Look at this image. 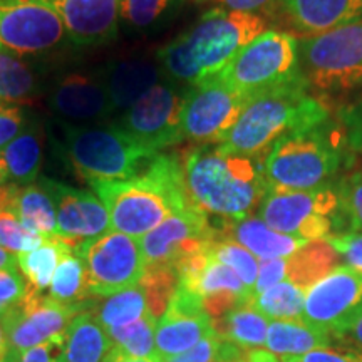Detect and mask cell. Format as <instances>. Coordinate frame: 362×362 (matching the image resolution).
I'll return each mask as SVG.
<instances>
[{
	"label": "cell",
	"mask_w": 362,
	"mask_h": 362,
	"mask_svg": "<svg viewBox=\"0 0 362 362\" xmlns=\"http://www.w3.org/2000/svg\"><path fill=\"white\" fill-rule=\"evenodd\" d=\"M104 203L111 228L136 240L171 215L197 206L188 194L183 166L173 155L156 153L141 173L90 185Z\"/></svg>",
	"instance_id": "cell-1"
},
{
	"label": "cell",
	"mask_w": 362,
	"mask_h": 362,
	"mask_svg": "<svg viewBox=\"0 0 362 362\" xmlns=\"http://www.w3.org/2000/svg\"><path fill=\"white\" fill-rule=\"evenodd\" d=\"M267 30L260 13L214 8L158 52L163 72L197 84L218 74L240 49Z\"/></svg>",
	"instance_id": "cell-2"
},
{
	"label": "cell",
	"mask_w": 362,
	"mask_h": 362,
	"mask_svg": "<svg viewBox=\"0 0 362 362\" xmlns=\"http://www.w3.org/2000/svg\"><path fill=\"white\" fill-rule=\"evenodd\" d=\"M188 194L205 214L238 221L250 216L270 192L264 166L255 158L233 155L220 146L194 148L183 165Z\"/></svg>",
	"instance_id": "cell-3"
},
{
	"label": "cell",
	"mask_w": 362,
	"mask_h": 362,
	"mask_svg": "<svg viewBox=\"0 0 362 362\" xmlns=\"http://www.w3.org/2000/svg\"><path fill=\"white\" fill-rule=\"evenodd\" d=\"M329 121V112L309 93L304 76L248 99L237 123L218 146L233 155L250 156L269 151L284 136L315 128Z\"/></svg>",
	"instance_id": "cell-4"
},
{
	"label": "cell",
	"mask_w": 362,
	"mask_h": 362,
	"mask_svg": "<svg viewBox=\"0 0 362 362\" xmlns=\"http://www.w3.org/2000/svg\"><path fill=\"white\" fill-rule=\"evenodd\" d=\"M62 153L89 185L133 178L146 168L155 151L112 124H71L59 121Z\"/></svg>",
	"instance_id": "cell-5"
},
{
	"label": "cell",
	"mask_w": 362,
	"mask_h": 362,
	"mask_svg": "<svg viewBox=\"0 0 362 362\" xmlns=\"http://www.w3.org/2000/svg\"><path fill=\"white\" fill-rule=\"evenodd\" d=\"M342 158V136L325 121L272 144L264 161V175L270 189H312L337 173Z\"/></svg>",
	"instance_id": "cell-6"
},
{
	"label": "cell",
	"mask_w": 362,
	"mask_h": 362,
	"mask_svg": "<svg viewBox=\"0 0 362 362\" xmlns=\"http://www.w3.org/2000/svg\"><path fill=\"white\" fill-rule=\"evenodd\" d=\"M215 76L247 101L291 83L302 76L297 39L282 30H265L240 49Z\"/></svg>",
	"instance_id": "cell-7"
},
{
	"label": "cell",
	"mask_w": 362,
	"mask_h": 362,
	"mask_svg": "<svg viewBox=\"0 0 362 362\" xmlns=\"http://www.w3.org/2000/svg\"><path fill=\"white\" fill-rule=\"evenodd\" d=\"M300 71L320 93L362 86V21L305 37L298 45Z\"/></svg>",
	"instance_id": "cell-8"
},
{
	"label": "cell",
	"mask_w": 362,
	"mask_h": 362,
	"mask_svg": "<svg viewBox=\"0 0 362 362\" xmlns=\"http://www.w3.org/2000/svg\"><path fill=\"white\" fill-rule=\"evenodd\" d=\"M339 208L336 189L322 185L302 192L270 189L259 206V218L280 233L315 242L332 235V218Z\"/></svg>",
	"instance_id": "cell-9"
},
{
	"label": "cell",
	"mask_w": 362,
	"mask_h": 362,
	"mask_svg": "<svg viewBox=\"0 0 362 362\" xmlns=\"http://www.w3.org/2000/svg\"><path fill=\"white\" fill-rule=\"evenodd\" d=\"M86 267L89 297H110L134 287L143 279L146 265L139 240L111 232L74 247Z\"/></svg>",
	"instance_id": "cell-10"
},
{
	"label": "cell",
	"mask_w": 362,
	"mask_h": 362,
	"mask_svg": "<svg viewBox=\"0 0 362 362\" xmlns=\"http://www.w3.org/2000/svg\"><path fill=\"white\" fill-rule=\"evenodd\" d=\"M185 90L171 81H160L155 88L126 110L116 126L151 151L173 146L183 139L181 107Z\"/></svg>",
	"instance_id": "cell-11"
},
{
	"label": "cell",
	"mask_w": 362,
	"mask_h": 362,
	"mask_svg": "<svg viewBox=\"0 0 362 362\" xmlns=\"http://www.w3.org/2000/svg\"><path fill=\"white\" fill-rule=\"evenodd\" d=\"M248 101L238 96L216 76L192 84L185 90L181 107V134L183 139L197 143H221Z\"/></svg>",
	"instance_id": "cell-12"
},
{
	"label": "cell",
	"mask_w": 362,
	"mask_h": 362,
	"mask_svg": "<svg viewBox=\"0 0 362 362\" xmlns=\"http://www.w3.org/2000/svg\"><path fill=\"white\" fill-rule=\"evenodd\" d=\"M94 300L81 304H59L49 296L29 291L24 300L13 305L0 322L6 330L8 352H24L39 344L64 339L67 325L76 315L93 307Z\"/></svg>",
	"instance_id": "cell-13"
},
{
	"label": "cell",
	"mask_w": 362,
	"mask_h": 362,
	"mask_svg": "<svg viewBox=\"0 0 362 362\" xmlns=\"http://www.w3.org/2000/svg\"><path fill=\"white\" fill-rule=\"evenodd\" d=\"M67 39L52 8L30 0H0V49L13 56L49 54Z\"/></svg>",
	"instance_id": "cell-14"
},
{
	"label": "cell",
	"mask_w": 362,
	"mask_h": 362,
	"mask_svg": "<svg viewBox=\"0 0 362 362\" xmlns=\"http://www.w3.org/2000/svg\"><path fill=\"white\" fill-rule=\"evenodd\" d=\"M220 232L198 206L171 215L139 238L146 269H176L187 257L206 250Z\"/></svg>",
	"instance_id": "cell-15"
},
{
	"label": "cell",
	"mask_w": 362,
	"mask_h": 362,
	"mask_svg": "<svg viewBox=\"0 0 362 362\" xmlns=\"http://www.w3.org/2000/svg\"><path fill=\"white\" fill-rule=\"evenodd\" d=\"M362 315V274L351 267H337L307 288L302 320L325 330L344 332Z\"/></svg>",
	"instance_id": "cell-16"
},
{
	"label": "cell",
	"mask_w": 362,
	"mask_h": 362,
	"mask_svg": "<svg viewBox=\"0 0 362 362\" xmlns=\"http://www.w3.org/2000/svg\"><path fill=\"white\" fill-rule=\"evenodd\" d=\"M180 287L187 288L202 300L211 320L225 315L235 307L252 302V296L235 272L203 250L189 255L176 267Z\"/></svg>",
	"instance_id": "cell-17"
},
{
	"label": "cell",
	"mask_w": 362,
	"mask_h": 362,
	"mask_svg": "<svg viewBox=\"0 0 362 362\" xmlns=\"http://www.w3.org/2000/svg\"><path fill=\"white\" fill-rule=\"evenodd\" d=\"M56 203L57 238L76 247L111 232V218L96 193L81 189L52 178H40Z\"/></svg>",
	"instance_id": "cell-18"
},
{
	"label": "cell",
	"mask_w": 362,
	"mask_h": 362,
	"mask_svg": "<svg viewBox=\"0 0 362 362\" xmlns=\"http://www.w3.org/2000/svg\"><path fill=\"white\" fill-rule=\"evenodd\" d=\"M214 332L211 317L202 300L187 288H176L156 324V352L161 359L183 354Z\"/></svg>",
	"instance_id": "cell-19"
},
{
	"label": "cell",
	"mask_w": 362,
	"mask_h": 362,
	"mask_svg": "<svg viewBox=\"0 0 362 362\" xmlns=\"http://www.w3.org/2000/svg\"><path fill=\"white\" fill-rule=\"evenodd\" d=\"M57 13L76 45H101L117 37L121 0H30Z\"/></svg>",
	"instance_id": "cell-20"
},
{
	"label": "cell",
	"mask_w": 362,
	"mask_h": 362,
	"mask_svg": "<svg viewBox=\"0 0 362 362\" xmlns=\"http://www.w3.org/2000/svg\"><path fill=\"white\" fill-rule=\"evenodd\" d=\"M51 111L71 124H89L111 116L112 107L101 72H74L59 79L47 98Z\"/></svg>",
	"instance_id": "cell-21"
},
{
	"label": "cell",
	"mask_w": 362,
	"mask_h": 362,
	"mask_svg": "<svg viewBox=\"0 0 362 362\" xmlns=\"http://www.w3.org/2000/svg\"><path fill=\"white\" fill-rule=\"evenodd\" d=\"M280 8L293 29L309 37L362 21V0H282Z\"/></svg>",
	"instance_id": "cell-22"
},
{
	"label": "cell",
	"mask_w": 362,
	"mask_h": 362,
	"mask_svg": "<svg viewBox=\"0 0 362 362\" xmlns=\"http://www.w3.org/2000/svg\"><path fill=\"white\" fill-rule=\"evenodd\" d=\"M112 111H126L163 81L160 64L146 59H123L99 69Z\"/></svg>",
	"instance_id": "cell-23"
},
{
	"label": "cell",
	"mask_w": 362,
	"mask_h": 362,
	"mask_svg": "<svg viewBox=\"0 0 362 362\" xmlns=\"http://www.w3.org/2000/svg\"><path fill=\"white\" fill-rule=\"evenodd\" d=\"M44 158L42 128L35 117L13 141L0 151V165L8 189L29 187L37 181Z\"/></svg>",
	"instance_id": "cell-24"
},
{
	"label": "cell",
	"mask_w": 362,
	"mask_h": 362,
	"mask_svg": "<svg viewBox=\"0 0 362 362\" xmlns=\"http://www.w3.org/2000/svg\"><path fill=\"white\" fill-rule=\"evenodd\" d=\"M220 237H228L245 247L253 257L260 260L287 259L298 248L305 245V240L291 237L270 228L259 216H247V218L233 221L228 230H223Z\"/></svg>",
	"instance_id": "cell-25"
},
{
	"label": "cell",
	"mask_w": 362,
	"mask_h": 362,
	"mask_svg": "<svg viewBox=\"0 0 362 362\" xmlns=\"http://www.w3.org/2000/svg\"><path fill=\"white\" fill-rule=\"evenodd\" d=\"M115 349L111 337L101 327L90 309L83 310L67 325L62 361L64 362H104Z\"/></svg>",
	"instance_id": "cell-26"
},
{
	"label": "cell",
	"mask_w": 362,
	"mask_h": 362,
	"mask_svg": "<svg viewBox=\"0 0 362 362\" xmlns=\"http://www.w3.org/2000/svg\"><path fill=\"white\" fill-rule=\"evenodd\" d=\"M329 344V332L305 324L304 320H272L265 339L269 352L280 357H300L309 352L327 349Z\"/></svg>",
	"instance_id": "cell-27"
},
{
	"label": "cell",
	"mask_w": 362,
	"mask_h": 362,
	"mask_svg": "<svg viewBox=\"0 0 362 362\" xmlns=\"http://www.w3.org/2000/svg\"><path fill=\"white\" fill-rule=\"evenodd\" d=\"M8 206L27 230L45 238H57L56 203L39 180L29 187L16 189Z\"/></svg>",
	"instance_id": "cell-28"
},
{
	"label": "cell",
	"mask_w": 362,
	"mask_h": 362,
	"mask_svg": "<svg viewBox=\"0 0 362 362\" xmlns=\"http://www.w3.org/2000/svg\"><path fill=\"white\" fill-rule=\"evenodd\" d=\"M214 330L223 341L242 351H255L265 346L269 320L250 302L228 310L225 315L211 320Z\"/></svg>",
	"instance_id": "cell-29"
},
{
	"label": "cell",
	"mask_w": 362,
	"mask_h": 362,
	"mask_svg": "<svg viewBox=\"0 0 362 362\" xmlns=\"http://www.w3.org/2000/svg\"><path fill=\"white\" fill-rule=\"evenodd\" d=\"M337 262L339 253L325 240L309 242L291 257H287V279L285 280L307 291L334 269H337Z\"/></svg>",
	"instance_id": "cell-30"
},
{
	"label": "cell",
	"mask_w": 362,
	"mask_h": 362,
	"mask_svg": "<svg viewBox=\"0 0 362 362\" xmlns=\"http://www.w3.org/2000/svg\"><path fill=\"white\" fill-rule=\"evenodd\" d=\"M90 312L106 332L136 322L141 317L151 314L146 293L139 284L123 292H117L115 296L104 297L101 302H94Z\"/></svg>",
	"instance_id": "cell-31"
},
{
	"label": "cell",
	"mask_w": 362,
	"mask_h": 362,
	"mask_svg": "<svg viewBox=\"0 0 362 362\" xmlns=\"http://www.w3.org/2000/svg\"><path fill=\"white\" fill-rule=\"evenodd\" d=\"M72 248L74 247L66 243L62 238H47L35 250L17 255L19 272L30 291L42 293L45 288H49L59 262Z\"/></svg>",
	"instance_id": "cell-32"
},
{
	"label": "cell",
	"mask_w": 362,
	"mask_h": 362,
	"mask_svg": "<svg viewBox=\"0 0 362 362\" xmlns=\"http://www.w3.org/2000/svg\"><path fill=\"white\" fill-rule=\"evenodd\" d=\"M187 0H121L119 22L128 30L160 29L181 11Z\"/></svg>",
	"instance_id": "cell-33"
},
{
	"label": "cell",
	"mask_w": 362,
	"mask_h": 362,
	"mask_svg": "<svg viewBox=\"0 0 362 362\" xmlns=\"http://www.w3.org/2000/svg\"><path fill=\"white\" fill-rule=\"evenodd\" d=\"M305 293V288L282 280L269 291L253 297L250 304L270 320H302Z\"/></svg>",
	"instance_id": "cell-34"
},
{
	"label": "cell",
	"mask_w": 362,
	"mask_h": 362,
	"mask_svg": "<svg viewBox=\"0 0 362 362\" xmlns=\"http://www.w3.org/2000/svg\"><path fill=\"white\" fill-rule=\"evenodd\" d=\"M49 297L59 304H81L88 300V277L86 267L74 248L66 253L59 262V267L54 274L52 282L49 285Z\"/></svg>",
	"instance_id": "cell-35"
},
{
	"label": "cell",
	"mask_w": 362,
	"mask_h": 362,
	"mask_svg": "<svg viewBox=\"0 0 362 362\" xmlns=\"http://www.w3.org/2000/svg\"><path fill=\"white\" fill-rule=\"evenodd\" d=\"M156 324V317L149 314L141 317L139 320H136V322L107 330V336L111 337L115 349L124 352V354L131 357L160 362L155 342Z\"/></svg>",
	"instance_id": "cell-36"
},
{
	"label": "cell",
	"mask_w": 362,
	"mask_h": 362,
	"mask_svg": "<svg viewBox=\"0 0 362 362\" xmlns=\"http://www.w3.org/2000/svg\"><path fill=\"white\" fill-rule=\"evenodd\" d=\"M39 90L37 74L21 57L0 49V99L25 101Z\"/></svg>",
	"instance_id": "cell-37"
},
{
	"label": "cell",
	"mask_w": 362,
	"mask_h": 362,
	"mask_svg": "<svg viewBox=\"0 0 362 362\" xmlns=\"http://www.w3.org/2000/svg\"><path fill=\"white\" fill-rule=\"evenodd\" d=\"M208 252L214 259L230 267L238 275L253 298L257 275H259V260H257V257H253L245 247H242L228 237H218L214 240L208 247Z\"/></svg>",
	"instance_id": "cell-38"
},
{
	"label": "cell",
	"mask_w": 362,
	"mask_h": 362,
	"mask_svg": "<svg viewBox=\"0 0 362 362\" xmlns=\"http://www.w3.org/2000/svg\"><path fill=\"white\" fill-rule=\"evenodd\" d=\"M178 270L170 269V267H160V269H146L139 285L146 293L148 305L151 314L160 319L165 314L171 297L175 296L178 288Z\"/></svg>",
	"instance_id": "cell-39"
},
{
	"label": "cell",
	"mask_w": 362,
	"mask_h": 362,
	"mask_svg": "<svg viewBox=\"0 0 362 362\" xmlns=\"http://www.w3.org/2000/svg\"><path fill=\"white\" fill-rule=\"evenodd\" d=\"M45 240L47 238L42 235L27 230L11 206L0 210V247L2 248L16 253V255H21V253L39 248Z\"/></svg>",
	"instance_id": "cell-40"
},
{
	"label": "cell",
	"mask_w": 362,
	"mask_h": 362,
	"mask_svg": "<svg viewBox=\"0 0 362 362\" xmlns=\"http://www.w3.org/2000/svg\"><path fill=\"white\" fill-rule=\"evenodd\" d=\"M243 354L245 351L223 341L214 330L189 351L160 362H237Z\"/></svg>",
	"instance_id": "cell-41"
},
{
	"label": "cell",
	"mask_w": 362,
	"mask_h": 362,
	"mask_svg": "<svg viewBox=\"0 0 362 362\" xmlns=\"http://www.w3.org/2000/svg\"><path fill=\"white\" fill-rule=\"evenodd\" d=\"M339 205L349 216L354 232L362 233V173H354L339 187Z\"/></svg>",
	"instance_id": "cell-42"
},
{
	"label": "cell",
	"mask_w": 362,
	"mask_h": 362,
	"mask_svg": "<svg viewBox=\"0 0 362 362\" xmlns=\"http://www.w3.org/2000/svg\"><path fill=\"white\" fill-rule=\"evenodd\" d=\"M29 285L19 270H0V317L24 300Z\"/></svg>",
	"instance_id": "cell-43"
},
{
	"label": "cell",
	"mask_w": 362,
	"mask_h": 362,
	"mask_svg": "<svg viewBox=\"0 0 362 362\" xmlns=\"http://www.w3.org/2000/svg\"><path fill=\"white\" fill-rule=\"evenodd\" d=\"M29 121L30 117L21 106L0 103V151L22 133Z\"/></svg>",
	"instance_id": "cell-44"
},
{
	"label": "cell",
	"mask_w": 362,
	"mask_h": 362,
	"mask_svg": "<svg viewBox=\"0 0 362 362\" xmlns=\"http://www.w3.org/2000/svg\"><path fill=\"white\" fill-rule=\"evenodd\" d=\"M325 242L336 250L339 255L346 260L347 267L352 270L361 272L362 274V233L361 232H349L330 235L325 238Z\"/></svg>",
	"instance_id": "cell-45"
},
{
	"label": "cell",
	"mask_w": 362,
	"mask_h": 362,
	"mask_svg": "<svg viewBox=\"0 0 362 362\" xmlns=\"http://www.w3.org/2000/svg\"><path fill=\"white\" fill-rule=\"evenodd\" d=\"M62 346H64V339H54V341L30 347L21 354L7 352L4 362H64L62 361Z\"/></svg>",
	"instance_id": "cell-46"
},
{
	"label": "cell",
	"mask_w": 362,
	"mask_h": 362,
	"mask_svg": "<svg viewBox=\"0 0 362 362\" xmlns=\"http://www.w3.org/2000/svg\"><path fill=\"white\" fill-rule=\"evenodd\" d=\"M339 117L347 131V144L362 151V94L344 106Z\"/></svg>",
	"instance_id": "cell-47"
},
{
	"label": "cell",
	"mask_w": 362,
	"mask_h": 362,
	"mask_svg": "<svg viewBox=\"0 0 362 362\" xmlns=\"http://www.w3.org/2000/svg\"><path fill=\"white\" fill-rule=\"evenodd\" d=\"M287 279V259H272L259 262V275H257L253 297L269 291L270 287Z\"/></svg>",
	"instance_id": "cell-48"
},
{
	"label": "cell",
	"mask_w": 362,
	"mask_h": 362,
	"mask_svg": "<svg viewBox=\"0 0 362 362\" xmlns=\"http://www.w3.org/2000/svg\"><path fill=\"white\" fill-rule=\"evenodd\" d=\"M221 6L226 7V11L235 12H272L282 6V0H216Z\"/></svg>",
	"instance_id": "cell-49"
},
{
	"label": "cell",
	"mask_w": 362,
	"mask_h": 362,
	"mask_svg": "<svg viewBox=\"0 0 362 362\" xmlns=\"http://www.w3.org/2000/svg\"><path fill=\"white\" fill-rule=\"evenodd\" d=\"M336 337L344 339L346 342L352 344V346H356L357 349L362 351V315L356 320L354 324L349 325V327H347L344 332H341Z\"/></svg>",
	"instance_id": "cell-50"
},
{
	"label": "cell",
	"mask_w": 362,
	"mask_h": 362,
	"mask_svg": "<svg viewBox=\"0 0 362 362\" xmlns=\"http://www.w3.org/2000/svg\"><path fill=\"white\" fill-rule=\"evenodd\" d=\"M237 362H279V361H277V357H275L269 351L255 349V351L245 352V354L240 357Z\"/></svg>",
	"instance_id": "cell-51"
},
{
	"label": "cell",
	"mask_w": 362,
	"mask_h": 362,
	"mask_svg": "<svg viewBox=\"0 0 362 362\" xmlns=\"http://www.w3.org/2000/svg\"><path fill=\"white\" fill-rule=\"evenodd\" d=\"M0 270H19L17 255L0 247Z\"/></svg>",
	"instance_id": "cell-52"
},
{
	"label": "cell",
	"mask_w": 362,
	"mask_h": 362,
	"mask_svg": "<svg viewBox=\"0 0 362 362\" xmlns=\"http://www.w3.org/2000/svg\"><path fill=\"white\" fill-rule=\"evenodd\" d=\"M104 362H153L149 359H139V357H131L128 354H124V352L117 351V349H112L110 352V356L106 357V361Z\"/></svg>",
	"instance_id": "cell-53"
},
{
	"label": "cell",
	"mask_w": 362,
	"mask_h": 362,
	"mask_svg": "<svg viewBox=\"0 0 362 362\" xmlns=\"http://www.w3.org/2000/svg\"><path fill=\"white\" fill-rule=\"evenodd\" d=\"M13 192H16V189H13ZM13 192H12V189L7 188L6 178H4L2 165H0V210L8 206V202H11V197H12Z\"/></svg>",
	"instance_id": "cell-54"
},
{
	"label": "cell",
	"mask_w": 362,
	"mask_h": 362,
	"mask_svg": "<svg viewBox=\"0 0 362 362\" xmlns=\"http://www.w3.org/2000/svg\"><path fill=\"white\" fill-rule=\"evenodd\" d=\"M8 352V342H7V336L6 330L2 327V322H0V362L6 361Z\"/></svg>",
	"instance_id": "cell-55"
},
{
	"label": "cell",
	"mask_w": 362,
	"mask_h": 362,
	"mask_svg": "<svg viewBox=\"0 0 362 362\" xmlns=\"http://www.w3.org/2000/svg\"><path fill=\"white\" fill-rule=\"evenodd\" d=\"M282 362H302L300 357L292 356V357H282Z\"/></svg>",
	"instance_id": "cell-56"
},
{
	"label": "cell",
	"mask_w": 362,
	"mask_h": 362,
	"mask_svg": "<svg viewBox=\"0 0 362 362\" xmlns=\"http://www.w3.org/2000/svg\"><path fill=\"white\" fill-rule=\"evenodd\" d=\"M198 2H205V0H198Z\"/></svg>",
	"instance_id": "cell-57"
}]
</instances>
